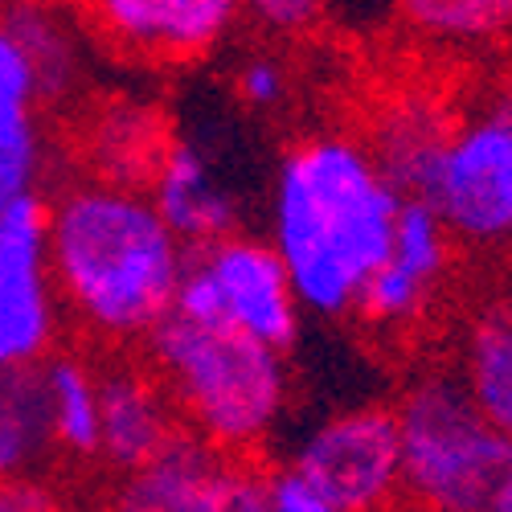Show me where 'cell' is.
<instances>
[{
    "mask_svg": "<svg viewBox=\"0 0 512 512\" xmlns=\"http://www.w3.org/2000/svg\"><path fill=\"white\" fill-rule=\"evenodd\" d=\"M394 418L402 488L426 512H484L512 472V443L472 406L463 381L422 377Z\"/></svg>",
    "mask_w": 512,
    "mask_h": 512,
    "instance_id": "4",
    "label": "cell"
},
{
    "mask_svg": "<svg viewBox=\"0 0 512 512\" xmlns=\"http://www.w3.org/2000/svg\"><path fill=\"white\" fill-rule=\"evenodd\" d=\"M54 447L46 373L17 369L0 377V480L25 476Z\"/></svg>",
    "mask_w": 512,
    "mask_h": 512,
    "instance_id": "16",
    "label": "cell"
},
{
    "mask_svg": "<svg viewBox=\"0 0 512 512\" xmlns=\"http://www.w3.org/2000/svg\"><path fill=\"white\" fill-rule=\"evenodd\" d=\"M148 201L164 218V226L181 238V246H213L222 238H234L238 230V193L222 177L197 140H181L164 148L152 164V193Z\"/></svg>",
    "mask_w": 512,
    "mask_h": 512,
    "instance_id": "11",
    "label": "cell"
},
{
    "mask_svg": "<svg viewBox=\"0 0 512 512\" xmlns=\"http://www.w3.org/2000/svg\"><path fill=\"white\" fill-rule=\"evenodd\" d=\"M177 435L173 406L140 369H111L99 377V455L132 476Z\"/></svg>",
    "mask_w": 512,
    "mask_h": 512,
    "instance_id": "12",
    "label": "cell"
},
{
    "mask_svg": "<svg viewBox=\"0 0 512 512\" xmlns=\"http://www.w3.org/2000/svg\"><path fill=\"white\" fill-rule=\"evenodd\" d=\"M287 467L340 512H377L402 488L398 418L386 406L332 414L300 439Z\"/></svg>",
    "mask_w": 512,
    "mask_h": 512,
    "instance_id": "6",
    "label": "cell"
},
{
    "mask_svg": "<svg viewBox=\"0 0 512 512\" xmlns=\"http://www.w3.org/2000/svg\"><path fill=\"white\" fill-rule=\"evenodd\" d=\"M463 390L492 431L512 443V308L484 312L467 332Z\"/></svg>",
    "mask_w": 512,
    "mask_h": 512,
    "instance_id": "15",
    "label": "cell"
},
{
    "mask_svg": "<svg viewBox=\"0 0 512 512\" xmlns=\"http://www.w3.org/2000/svg\"><path fill=\"white\" fill-rule=\"evenodd\" d=\"M50 394L54 443L78 459L99 455V373L78 357H54L41 365Z\"/></svg>",
    "mask_w": 512,
    "mask_h": 512,
    "instance_id": "17",
    "label": "cell"
},
{
    "mask_svg": "<svg viewBox=\"0 0 512 512\" xmlns=\"http://www.w3.org/2000/svg\"><path fill=\"white\" fill-rule=\"evenodd\" d=\"M402 193L349 136L295 144L271 189V246L304 312L345 316L390 259Z\"/></svg>",
    "mask_w": 512,
    "mask_h": 512,
    "instance_id": "1",
    "label": "cell"
},
{
    "mask_svg": "<svg viewBox=\"0 0 512 512\" xmlns=\"http://www.w3.org/2000/svg\"><path fill=\"white\" fill-rule=\"evenodd\" d=\"M197 259L209 271L213 287H218L222 328L254 340V345H267L275 353L295 345L304 308L295 300L291 279L271 242L234 234L205 246Z\"/></svg>",
    "mask_w": 512,
    "mask_h": 512,
    "instance_id": "8",
    "label": "cell"
},
{
    "mask_svg": "<svg viewBox=\"0 0 512 512\" xmlns=\"http://www.w3.org/2000/svg\"><path fill=\"white\" fill-rule=\"evenodd\" d=\"M87 17L123 54L185 62L218 46L238 17V5L234 0H99Z\"/></svg>",
    "mask_w": 512,
    "mask_h": 512,
    "instance_id": "10",
    "label": "cell"
},
{
    "mask_svg": "<svg viewBox=\"0 0 512 512\" xmlns=\"http://www.w3.org/2000/svg\"><path fill=\"white\" fill-rule=\"evenodd\" d=\"M250 13L275 33H300L320 17V5L316 0H259Z\"/></svg>",
    "mask_w": 512,
    "mask_h": 512,
    "instance_id": "23",
    "label": "cell"
},
{
    "mask_svg": "<svg viewBox=\"0 0 512 512\" xmlns=\"http://www.w3.org/2000/svg\"><path fill=\"white\" fill-rule=\"evenodd\" d=\"M242 467L234 455L177 431L140 472L123 476L111 512H230Z\"/></svg>",
    "mask_w": 512,
    "mask_h": 512,
    "instance_id": "9",
    "label": "cell"
},
{
    "mask_svg": "<svg viewBox=\"0 0 512 512\" xmlns=\"http://www.w3.org/2000/svg\"><path fill=\"white\" fill-rule=\"evenodd\" d=\"M50 283L70 312L107 340L148 336L177 300L185 246L148 193L78 185L46 213Z\"/></svg>",
    "mask_w": 512,
    "mask_h": 512,
    "instance_id": "2",
    "label": "cell"
},
{
    "mask_svg": "<svg viewBox=\"0 0 512 512\" xmlns=\"http://www.w3.org/2000/svg\"><path fill=\"white\" fill-rule=\"evenodd\" d=\"M148 357L197 439L226 455L267 439L287 406L283 353L230 328H201L168 312L148 332Z\"/></svg>",
    "mask_w": 512,
    "mask_h": 512,
    "instance_id": "3",
    "label": "cell"
},
{
    "mask_svg": "<svg viewBox=\"0 0 512 512\" xmlns=\"http://www.w3.org/2000/svg\"><path fill=\"white\" fill-rule=\"evenodd\" d=\"M234 91L246 107L254 111H267V107H279L287 99V70L275 62V58H250L242 62L238 78H234Z\"/></svg>",
    "mask_w": 512,
    "mask_h": 512,
    "instance_id": "21",
    "label": "cell"
},
{
    "mask_svg": "<svg viewBox=\"0 0 512 512\" xmlns=\"http://www.w3.org/2000/svg\"><path fill=\"white\" fill-rule=\"evenodd\" d=\"M426 205L467 242L512 238V95L451 132Z\"/></svg>",
    "mask_w": 512,
    "mask_h": 512,
    "instance_id": "5",
    "label": "cell"
},
{
    "mask_svg": "<svg viewBox=\"0 0 512 512\" xmlns=\"http://www.w3.org/2000/svg\"><path fill=\"white\" fill-rule=\"evenodd\" d=\"M37 74L17 37L0 21V201L29 197L41 177V123H37Z\"/></svg>",
    "mask_w": 512,
    "mask_h": 512,
    "instance_id": "13",
    "label": "cell"
},
{
    "mask_svg": "<svg viewBox=\"0 0 512 512\" xmlns=\"http://www.w3.org/2000/svg\"><path fill=\"white\" fill-rule=\"evenodd\" d=\"M451 132L455 127H447L431 103L410 99V103H398L381 115L369 156L381 168V177H386L406 201H426Z\"/></svg>",
    "mask_w": 512,
    "mask_h": 512,
    "instance_id": "14",
    "label": "cell"
},
{
    "mask_svg": "<svg viewBox=\"0 0 512 512\" xmlns=\"http://www.w3.org/2000/svg\"><path fill=\"white\" fill-rule=\"evenodd\" d=\"M0 21H5V29L17 37V46L33 62L41 95L46 99L62 95L74 78V50H70L66 29L54 21V13L37 5H9L0 13Z\"/></svg>",
    "mask_w": 512,
    "mask_h": 512,
    "instance_id": "18",
    "label": "cell"
},
{
    "mask_svg": "<svg viewBox=\"0 0 512 512\" xmlns=\"http://www.w3.org/2000/svg\"><path fill=\"white\" fill-rule=\"evenodd\" d=\"M267 508L271 512H340L304 476H295L291 467H279V472L267 476Z\"/></svg>",
    "mask_w": 512,
    "mask_h": 512,
    "instance_id": "22",
    "label": "cell"
},
{
    "mask_svg": "<svg viewBox=\"0 0 512 512\" xmlns=\"http://www.w3.org/2000/svg\"><path fill=\"white\" fill-rule=\"evenodd\" d=\"M0 205H5V201H0Z\"/></svg>",
    "mask_w": 512,
    "mask_h": 512,
    "instance_id": "26",
    "label": "cell"
},
{
    "mask_svg": "<svg viewBox=\"0 0 512 512\" xmlns=\"http://www.w3.org/2000/svg\"><path fill=\"white\" fill-rule=\"evenodd\" d=\"M402 17L443 41H484L512 25V0H406Z\"/></svg>",
    "mask_w": 512,
    "mask_h": 512,
    "instance_id": "19",
    "label": "cell"
},
{
    "mask_svg": "<svg viewBox=\"0 0 512 512\" xmlns=\"http://www.w3.org/2000/svg\"><path fill=\"white\" fill-rule=\"evenodd\" d=\"M0 512H62L58 496L33 480V476H13V480H0Z\"/></svg>",
    "mask_w": 512,
    "mask_h": 512,
    "instance_id": "24",
    "label": "cell"
},
{
    "mask_svg": "<svg viewBox=\"0 0 512 512\" xmlns=\"http://www.w3.org/2000/svg\"><path fill=\"white\" fill-rule=\"evenodd\" d=\"M390 263H398L426 287L439 283V275L447 267V226L439 222V213L426 201H402Z\"/></svg>",
    "mask_w": 512,
    "mask_h": 512,
    "instance_id": "20",
    "label": "cell"
},
{
    "mask_svg": "<svg viewBox=\"0 0 512 512\" xmlns=\"http://www.w3.org/2000/svg\"><path fill=\"white\" fill-rule=\"evenodd\" d=\"M46 213L37 193L0 205V377L37 369L58 332Z\"/></svg>",
    "mask_w": 512,
    "mask_h": 512,
    "instance_id": "7",
    "label": "cell"
},
{
    "mask_svg": "<svg viewBox=\"0 0 512 512\" xmlns=\"http://www.w3.org/2000/svg\"><path fill=\"white\" fill-rule=\"evenodd\" d=\"M484 512H512V472L504 476V484L496 488V496L488 500V508Z\"/></svg>",
    "mask_w": 512,
    "mask_h": 512,
    "instance_id": "25",
    "label": "cell"
}]
</instances>
